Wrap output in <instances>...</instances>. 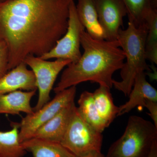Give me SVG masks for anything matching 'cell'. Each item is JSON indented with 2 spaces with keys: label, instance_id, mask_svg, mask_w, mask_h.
Instances as JSON below:
<instances>
[{
  "label": "cell",
  "instance_id": "6da1fadb",
  "mask_svg": "<svg viewBox=\"0 0 157 157\" xmlns=\"http://www.w3.org/2000/svg\"><path fill=\"white\" fill-rule=\"evenodd\" d=\"M75 0L0 2V41L9 52V70L30 55L50 51L67 32L70 4Z\"/></svg>",
  "mask_w": 157,
  "mask_h": 157
},
{
  "label": "cell",
  "instance_id": "7a4b0ae2",
  "mask_svg": "<svg viewBox=\"0 0 157 157\" xmlns=\"http://www.w3.org/2000/svg\"><path fill=\"white\" fill-rule=\"evenodd\" d=\"M81 45L83 53L78 61L70 63L63 71L53 88L55 94L87 81L110 89L113 87V76L121 69L125 59L118 42L94 39L85 31L81 36Z\"/></svg>",
  "mask_w": 157,
  "mask_h": 157
},
{
  "label": "cell",
  "instance_id": "3957f363",
  "mask_svg": "<svg viewBox=\"0 0 157 157\" xmlns=\"http://www.w3.org/2000/svg\"><path fill=\"white\" fill-rule=\"evenodd\" d=\"M147 33L146 24L138 27L128 22L125 29H121L117 40L125 55L126 62L121 69V80L113 79V86L128 96L138 73L150 71L145 55V42Z\"/></svg>",
  "mask_w": 157,
  "mask_h": 157
},
{
  "label": "cell",
  "instance_id": "277c9868",
  "mask_svg": "<svg viewBox=\"0 0 157 157\" xmlns=\"http://www.w3.org/2000/svg\"><path fill=\"white\" fill-rule=\"evenodd\" d=\"M156 141L157 128L153 123L131 116L123 134L111 144L104 157H148Z\"/></svg>",
  "mask_w": 157,
  "mask_h": 157
},
{
  "label": "cell",
  "instance_id": "5b68a950",
  "mask_svg": "<svg viewBox=\"0 0 157 157\" xmlns=\"http://www.w3.org/2000/svg\"><path fill=\"white\" fill-rule=\"evenodd\" d=\"M102 133L86 123L74 110L60 144L77 157H104Z\"/></svg>",
  "mask_w": 157,
  "mask_h": 157
},
{
  "label": "cell",
  "instance_id": "8992f818",
  "mask_svg": "<svg viewBox=\"0 0 157 157\" xmlns=\"http://www.w3.org/2000/svg\"><path fill=\"white\" fill-rule=\"evenodd\" d=\"M76 86H73L57 93L51 101L31 114L23 118L19 124V140L22 143L33 137L35 132L52 118L65 107L74 101Z\"/></svg>",
  "mask_w": 157,
  "mask_h": 157
},
{
  "label": "cell",
  "instance_id": "52a82bcc",
  "mask_svg": "<svg viewBox=\"0 0 157 157\" xmlns=\"http://www.w3.org/2000/svg\"><path fill=\"white\" fill-rule=\"evenodd\" d=\"M23 62L34 73L39 91L38 101L33 108L34 112L50 101L51 92L57 77L64 68L72 62L70 60L61 59L49 61L33 55L27 56Z\"/></svg>",
  "mask_w": 157,
  "mask_h": 157
},
{
  "label": "cell",
  "instance_id": "ba28073f",
  "mask_svg": "<svg viewBox=\"0 0 157 157\" xmlns=\"http://www.w3.org/2000/svg\"><path fill=\"white\" fill-rule=\"evenodd\" d=\"M85 31L77 15L75 2H72L70 7L67 32L50 51L39 57L45 60L64 59L70 60L71 63H76L81 57V36Z\"/></svg>",
  "mask_w": 157,
  "mask_h": 157
},
{
  "label": "cell",
  "instance_id": "9c48e42d",
  "mask_svg": "<svg viewBox=\"0 0 157 157\" xmlns=\"http://www.w3.org/2000/svg\"><path fill=\"white\" fill-rule=\"evenodd\" d=\"M94 2L105 40H117L119 31L123 25L124 17L127 14L124 3L121 0H94Z\"/></svg>",
  "mask_w": 157,
  "mask_h": 157
},
{
  "label": "cell",
  "instance_id": "30bf717a",
  "mask_svg": "<svg viewBox=\"0 0 157 157\" xmlns=\"http://www.w3.org/2000/svg\"><path fill=\"white\" fill-rule=\"evenodd\" d=\"M76 107L75 101L72 102L37 129L32 138L60 143Z\"/></svg>",
  "mask_w": 157,
  "mask_h": 157
},
{
  "label": "cell",
  "instance_id": "8fae6325",
  "mask_svg": "<svg viewBox=\"0 0 157 157\" xmlns=\"http://www.w3.org/2000/svg\"><path fill=\"white\" fill-rule=\"evenodd\" d=\"M27 67L21 62L0 78V95L17 90H37L35 75Z\"/></svg>",
  "mask_w": 157,
  "mask_h": 157
},
{
  "label": "cell",
  "instance_id": "7c38bea8",
  "mask_svg": "<svg viewBox=\"0 0 157 157\" xmlns=\"http://www.w3.org/2000/svg\"><path fill=\"white\" fill-rule=\"evenodd\" d=\"M128 101L119 107L117 116L128 113L135 107H144L146 101H157V91L147 81L145 72L138 73L128 95Z\"/></svg>",
  "mask_w": 157,
  "mask_h": 157
},
{
  "label": "cell",
  "instance_id": "4fadbf2b",
  "mask_svg": "<svg viewBox=\"0 0 157 157\" xmlns=\"http://www.w3.org/2000/svg\"><path fill=\"white\" fill-rule=\"evenodd\" d=\"M37 90H17L0 95V114L19 115L21 113L26 115L33 113L31 101Z\"/></svg>",
  "mask_w": 157,
  "mask_h": 157
},
{
  "label": "cell",
  "instance_id": "5bb4252c",
  "mask_svg": "<svg viewBox=\"0 0 157 157\" xmlns=\"http://www.w3.org/2000/svg\"><path fill=\"white\" fill-rule=\"evenodd\" d=\"M76 6L79 21L88 33L94 39H105L94 0H77Z\"/></svg>",
  "mask_w": 157,
  "mask_h": 157
},
{
  "label": "cell",
  "instance_id": "9a60e30c",
  "mask_svg": "<svg viewBox=\"0 0 157 157\" xmlns=\"http://www.w3.org/2000/svg\"><path fill=\"white\" fill-rule=\"evenodd\" d=\"M27 152L33 157H77L60 143L32 138L21 143Z\"/></svg>",
  "mask_w": 157,
  "mask_h": 157
},
{
  "label": "cell",
  "instance_id": "2e32d148",
  "mask_svg": "<svg viewBox=\"0 0 157 157\" xmlns=\"http://www.w3.org/2000/svg\"><path fill=\"white\" fill-rule=\"evenodd\" d=\"M76 109L82 118L91 127L102 133L107 128V124L100 117L93 100L92 93L85 91L78 101Z\"/></svg>",
  "mask_w": 157,
  "mask_h": 157
},
{
  "label": "cell",
  "instance_id": "e0dca14e",
  "mask_svg": "<svg viewBox=\"0 0 157 157\" xmlns=\"http://www.w3.org/2000/svg\"><path fill=\"white\" fill-rule=\"evenodd\" d=\"M127 11L129 22L136 27L146 24L147 17L157 12V0H121Z\"/></svg>",
  "mask_w": 157,
  "mask_h": 157
},
{
  "label": "cell",
  "instance_id": "ac0fdd59",
  "mask_svg": "<svg viewBox=\"0 0 157 157\" xmlns=\"http://www.w3.org/2000/svg\"><path fill=\"white\" fill-rule=\"evenodd\" d=\"M92 94L98 113L109 127L117 117L119 111V107L116 106L113 102L110 89L104 86L99 85Z\"/></svg>",
  "mask_w": 157,
  "mask_h": 157
},
{
  "label": "cell",
  "instance_id": "d6986e66",
  "mask_svg": "<svg viewBox=\"0 0 157 157\" xmlns=\"http://www.w3.org/2000/svg\"><path fill=\"white\" fill-rule=\"evenodd\" d=\"M12 128L0 131V157H23L27 153L19 140V123H11Z\"/></svg>",
  "mask_w": 157,
  "mask_h": 157
},
{
  "label": "cell",
  "instance_id": "ffe728a7",
  "mask_svg": "<svg viewBox=\"0 0 157 157\" xmlns=\"http://www.w3.org/2000/svg\"><path fill=\"white\" fill-rule=\"evenodd\" d=\"M147 33L145 42L147 60L157 64V12L151 14L146 20Z\"/></svg>",
  "mask_w": 157,
  "mask_h": 157
},
{
  "label": "cell",
  "instance_id": "44dd1931",
  "mask_svg": "<svg viewBox=\"0 0 157 157\" xmlns=\"http://www.w3.org/2000/svg\"><path fill=\"white\" fill-rule=\"evenodd\" d=\"M9 71L8 48L5 42L0 41V78Z\"/></svg>",
  "mask_w": 157,
  "mask_h": 157
},
{
  "label": "cell",
  "instance_id": "7402d4cb",
  "mask_svg": "<svg viewBox=\"0 0 157 157\" xmlns=\"http://www.w3.org/2000/svg\"><path fill=\"white\" fill-rule=\"evenodd\" d=\"M144 107L148 109L149 115L151 117L156 127L157 128V101L148 100L145 102Z\"/></svg>",
  "mask_w": 157,
  "mask_h": 157
},
{
  "label": "cell",
  "instance_id": "603a6c76",
  "mask_svg": "<svg viewBox=\"0 0 157 157\" xmlns=\"http://www.w3.org/2000/svg\"><path fill=\"white\" fill-rule=\"evenodd\" d=\"M148 157H157V141L154 144Z\"/></svg>",
  "mask_w": 157,
  "mask_h": 157
},
{
  "label": "cell",
  "instance_id": "cb8c5ba5",
  "mask_svg": "<svg viewBox=\"0 0 157 157\" xmlns=\"http://www.w3.org/2000/svg\"><path fill=\"white\" fill-rule=\"evenodd\" d=\"M5 1V0H0V2H2V1Z\"/></svg>",
  "mask_w": 157,
  "mask_h": 157
}]
</instances>
